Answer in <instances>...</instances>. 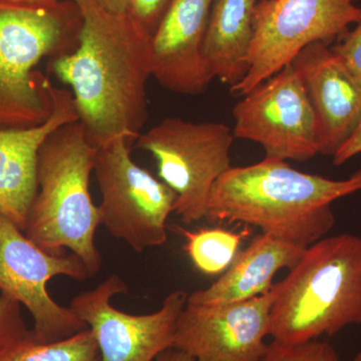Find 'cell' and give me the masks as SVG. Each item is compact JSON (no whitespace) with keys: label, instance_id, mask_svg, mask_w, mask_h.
Masks as SVG:
<instances>
[{"label":"cell","instance_id":"obj_1","mask_svg":"<svg viewBox=\"0 0 361 361\" xmlns=\"http://www.w3.org/2000/svg\"><path fill=\"white\" fill-rule=\"evenodd\" d=\"M71 1L82 16L78 44L51 59L49 71L73 90L78 122L94 146L116 137L132 145L148 121L151 35L97 0Z\"/></svg>","mask_w":361,"mask_h":361},{"label":"cell","instance_id":"obj_2","mask_svg":"<svg viewBox=\"0 0 361 361\" xmlns=\"http://www.w3.org/2000/svg\"><path fill=\"white\" fill-rule=\"evenodd\" d=\"M361 191V167L344 180L308 174L286 161L264 158L231 167L214 184L207 219L253 226L301 248L324 238L336 224L331 205Z\"/></svg>","mask_w":361,"mask_h":361},{"label":"cell","instance_id":"obj_3","mask_svg":"<svg viewBox=\"0 0 361 361\" xmlns=\"http://www.w3.org/2000/svg\"><path fill=\"white\" fill-rule=\"evenodd\" d=\"M269 336L286 344L317 341L361 323V237L322 238L273 284Z\"/></svg>","mask_w":361,"mask_h":361},{"label":"cell","instance_id":"obj_4","mask_svg":"<svg viewBox=\"0 0 361 361\" xmlns=\"http://www.w3.org/2000/svg\"><path fill=\"white\" fill-rule=\"evenodd\" d=\"M97 151L80 122L61 126L47 137L39 149L37 193L23 231L45 251H71L90 277L103 262L94 241L101 215L90 191Z\"/></svg>","mask_w":361,"mask_h":361},{"label":"cell","instance_id":"obj_5","mask_svg":"<svg viewBox=\"0 0 361 361\" xmlns=\"http://www.w3.org/2000/svg\"><path fill=\"white\" fill-rule=\"evenodd\" d=\"M80 27L71 0L45 6L0 1V129L35 127L51 116V80L35 68L73 51Z\"/></svg>","mask_w":361,"mask_h":361},{"label":"cell","instance_id":"obj_6","mask_svg":"<svg viewBox=\"0 0 361 361\" xmlns=\"http://www.w3.org/2000/svg\"><path fill=\"white\" fill-rule=\"evenodd\" d=\"M234 140L222 123L166 118L135 142L156 159L159 178L177 194L174 213L189 225L206 218L214 184L232 167Z\"/></svg>","mask_w":361,"mask_h":361},{"label":"cell","instance_id":"obj_7","mask_svg":"<svg viewBox=\"0 0 361 361\" xmlns=\"http://www.w3.org/2000/svg\"><path fill=\"white\" fill-rule=\"evenodd\" d=\"M357 0H260L247 73L230 87L242 97L293 63L308 45L330 44L361 20Z\"/></svg>","mask_w":361,"mask_h":361},{"label":"cell","instance_id":"obj_8","mask_svg":"<svg viewBox=\"0 0 361 361\" xmlns=\"http://www.w3.org/2000/svg\"><path fill=\"white\" fill-rule=\"evenodd\" d=\"M130 146L126 137H116L97 148L94 172L102 196L97 207L101 225L111 236L141 253L167 241V221L177 194L133 161Z\"/></svg>","mask_w":361,"mask_h":361},{"label":"cell","instance_id":"obj_9","mask_svg":"<svg viewBox=\"0 0 361 361\" xmlns=\"http://www.w3.org/2000/svg\"><path fill=\"white\" fill-rule=\"evenodd\" d=\"M56 276L82 281L90 275L75 254L45 251L0 215V293L32 314L33 334L40 343L63 341L87 329L70 308L59 305L49 295L47 283Z\"/></svg>","mask_w":361,"mask_h":361},{"label":"cell","instance_id":"obj_10","mask_svg":"<svg viewBox=\"0 0 361 361\" xmlns=\"http://www.w3.org/2000/svg\"><path fill=\"white\" fill-rule=\"evenodd\" d=\"M232 114L235 139L260 145L265 158L307 161L320 154L317 116L292 63L242 96Z\"/></svg>","mask_w":361,"mask_h":361},{"label":"cell","instance_id":"obj_11","mask_svg":"<svg viewBox=\"0 0 361 361\" xmlns=\"http://www.w3.org/2000/svg\"><path fill=\"white\" fill-rule=\"evenodd\" d=\"M118 274L71 299L68 308L94 334L101 361H155L173 348L176 323L187 303L188 294H169L161 308L149 314L134 315L114 307L111 300L127 293Z\"/></svg>","mask_w":361,"mask_h":361},{"label":"cell","instance_id":"obj_12","mask_svg":"<svg viewBox=\"0 0 361 361\" xmlns=\"http://www.w3.org/2000/svg\"><path fill=\"white\" fill-rule=\"evenodd\" d=\"M272 289L249 300L186 303L176 323L173 348L196 361H260L269 344Z\"/></svg>","mask_w":361,"mask_h":361},{"label":"cell","instance_id":"obj_13","mask_svg":"<svg viewBox=\"0 0 361 361\" xmlns=\"http://www.w3.org/2000/svg\"><path fill=\"white\" fill-rule=\"evenodd\" d=\"M213 0H172L151 35L152 77L164 89L199 96L214 75L203 56V44Z\"/></svg>","mask_w":361,"mask_h":361},{"label":"cell","instance_id":"obj_14","mask_svg":"<svg viewBox=\"0 0 361 361\" xmlns=\"http://www.w3.org/2000/svg\"><path fill=\"white\" fill-rule=\"evenodd\" d=\"M292 65L317 116L320 154L332 157L361 122V80L324 42L306 47Z\"/></svg>","mask_w":361,"mask_h":361},{"label":"cell","instance_id":"obj_15","mask_svg":"<svg viewBox=\"0 0 361 361\" xmlns=\"http://www.w3.org/2000/svg\"><path fill=\"white\" fill-rule=\"evenodd\" d=\"M52 111L47 121L23 129H0V215L25 231L37 193L39 149L51 133L78 122L73 94L49 85Z\"/></svg>","mask_w":361,"mask_h":361},{"label":"cell","instance_id":"obj_16","mask_svg":"<svg viewBox=\"0 0 361 361\" xmlns=\"http://www.w3.org/2000/svg\"><path fill=\"white\" fill-rule=\"evenodd\" d=\"M304 251L305 249L301 247L261 233L237 254L217 281L188 295L187 302H239L268 293L272 289L275 275L280 270L292 269L302 257Z\"/></svg>","mask_w":361,"mask_h":361},{"label":"cell","instance_id":"obj_17","mask_svg":"<svg viewBox=\"0 0 361 361\" xmlns=\"http://www.w3.org/2000/svg\"><path fill=\"white\" fill-rule=\"evenodd\" d=\"M260 0H213L203 44L207 65L222 84L234 87L246 75Z\"/></svg>","mask_w":361,"mask_h":361},{"label":"cell","instance_id":"obj_18","mask_svg":"<svg viewBox=\"0 0 361 361\" xmlns=\"http://www.w3.org/2000/svg\"><path fill=\"white\" fill-rule=\"evenodd\" d=\"M177 231L187 240L184 249L195 267L212 276L223 274L230 267L239 253L241 242L250 234L248 228L234 232L222 228L188 231L179 227Z\"/></svg>","mask_w":361,"mask_h":361},{"label":"cell","instance_id":"obj_19","mask_svg":"<svg viewBox=\"0 0 361 361\" xmlns=\"http://www.w3.org/2000/svg\"><path fill=\"white\" fill-rule=\"evenodd\" d=\"M7 361H101V355L94 334L87 329L49 343L33 339Z\"/></svg>","mask_w":361,"mask_h":361},{"label":"cell","instance_id":"obj_20","mask_svg":"<svg viewBox=\"0 0 361 361\" xmlns=\"http://www.w3.org/2000/svg\"><path fill=\"white\" fill-rule=\"evenodd\" d=\"M35 338L26 326L21 305L0 293V361H7Z\"/></svg>","mask_w":361,"mask_h":361},{"label":"cell","instance_id":"obj_21","mask_svg":"<svg viewBox=\"0 0 361 361\" xmlns=\"http://www.w3.org/2000/svg\"><path fill=\"white\" fill-rule=\"evenodd\" d=\"M260 361H341L329 342L312 341L286 344L273 341Z\"/></svg>","mask_w":361,"mask_h":361},{"label":"cell","instance_id":"obj_22","mask_svg":"<svg viewBox=\"0 0 361 361\" xmlns=\"http://www.w3.org/2000/svg\"><path fill=\"white\" fill-rule=\"evenodd\" d=\"M172 0H130L128 14L149 35L156 32Z\"/></svg>","mask_w":361,"mask_h":361},{"label":"cell","instance_id":"obj_23","mask_svg":"<svg viewBox=\"0 0 361 361\" xmlns=\"http://www.w3.org/2000/svg\"><path fill=\"white\" fill-rule=\"evenodd\" d=\"M331 49L361 80V20L353 30L344 33Z\"/></svg>","mask_w":361,"mask_h":361},{"label":"cell","instance_id":"obj_24","mask_svg":"<svg viewBox=\"0 0 361 361\" xmlns=\"http://www.w3.org/2000/svg\"><path fill=\"white\" fill-rule=\"evenodd\" d=\"M360 154H361V122L348 141L344 142L332 156V164L338 167Z\"/></svg>","mask_w":361,"mask_h":361},{"label":"cell","instance_id":"obj_25","mask_svg":"<svg viewBox=\"0 0 361 361\" xmlns=\"http://www.w3.org/2000/svg\"><path fill=\"white\" fill-rule=\"evenodd\" d=\"M155 361H196V360L179 349L172 348L161 353Z\"/></svg>","mask_w":361,"mask_h":361},{"label":"cell","instance_id":"obj_26","mask_svg":"<svg viewBox=\"0 0 361 361\" xmlns=\"http://www.w3.org/2000/svg\"><path fill=\"white\" fill-rule=\"evenodd\" d=\"M99 4L114 13L127 14L130 0H97Z\"/></svg>","mask_w":361,"mask_h":361},{"label":"cell","instance_id":"obj_27","mask_svg":"<svg viewBox=\"0 0 361 361\" xmlns=\"http://www.w3.org/2000/svg\"><path fill=\"white\" fill-rule=\"evenodd\" d=\"M7 4H18L25 6H45L56 4L59 0H0Z\"/></svg>","mask_w":361,"mask_h":361},{"label":"cell","instance_id":"obj_28","mask_svg":"<svg viewBox=\"0 0 361 361\" xmlns=\"http://www.w3.org/2000/svg\"><path fill=\"white\" fill-rule=\"evenodd\" d=\"M353 361H361V350L355 356Z\"/></svg>","mask_w":361,"mask_h":361}]
</instances>
